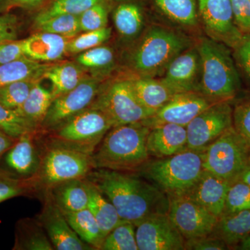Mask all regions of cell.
Masks as SVG:
<instances>
[{"label": "cell", "mask_w": 250, "mask_h": 250, "mask_svg": "<svg viewBox=\"0 0 250 250\" xmlns=\"http://www.w3.org/2000/svg\"><path fill=\"white\" fill-rule=\"evenodd\" d=\"M85 178L107 197L124 221L135 225L149 215L168 211V196L135 172L96 168Z\"/></svg>", "instance_id": "obj_1"}, {"label": "cell", "mask_w": 250, "mask_h": 250, "mask_svg": "<svg viewBox=\"0 0 250 250\" xmlns=\"http://www.w3.org/2000/svg\"><path fill=\"white\" fill-rule=\"evenodd\" d=\"M149 131L142 122L113 126L91 155L94 169L139 172L150 157L147 148Z\"/></svg>", "instance_id": "obj_2"}, {"label": "cell", "mask_w": 250, "mask_h": 250, "mask_svg": "<svg viewBox=\"0 0 250 250\" xmlns=\"http://www.w3.org/2000/svg\"><path fill=\"white\" fill-rule=\"evenodd\" d=\"M190 45V41L183 34L162 26H152L131 51L130 68L139 77L160 76L172 60Z\"/></svg>", "instance_id": "obj_3"}, {"label": "cell", "mask_w": 250, "mask_h": 250, "mask_svg": "<svg viewBox=\"0 0 250 250\" xmlns=\"http://www.w3.org/2000/svg\"><path fill=\"white\" fill-rule=\"evenodd\" d=\"M196 47L201 62L200 93L213 103L229 101L239 90L241 82L228 46L203 38Z\"/></svg>", "instance_id": "obj_4"}, {"label": "cell", "mask_w": 250, "mask_h": 250, "mask_svg": "<svg viewBox=\"0 0 250 250\" xmlns=\"http://www.w3.org/2000/svg\"><path fill=\"white\" fill-rule=\"evenodd\" d=\"M203 154L188 149L170 157L149 160L139 171L169 198L184 197L205 170Z\"/></svg>", "instance_id": "obj_5"}, {"label": "cell", "mask_w": 250, "mask_h": 250, "mask_svg": "<svg viewBox=\"0 0 250 250\" xmlns=\"http://www.w3.org/2000/svg\"><path fill=\"white\" fill-rule=\"evenodd\" d=\"M113 126L104 113L90 106L59 127L42 134V143L91 156Z\"/></svg>", "instance_id": "obj_6"}, {"label": "cell", "mask_w": 250, "mask_h": 250, "mask_svg": "<svg viewBox=\"0 0 250 250\" xmlns=\"http://www.w3.org/2000/svg\"><path fill=\"white\" fill-rule=\"evenodd\" d=\"M43 144V143H42ZM94 169L91 156L43 145L40 169L30 181L34 193H42L57 184L83 179Z\"/></svg>", "instance_id": "obj_7"}, {"label": "cell", "mask_w": 250, "mask_h": 250, "mask_svg": "<svg viewBox=\"0 0 250 250\" xmlns=\"http://www.w3.org/2000/svg\"><path fill=\"white\" fill-rule=\"evenodd\" d=\"M250 164V143L234 127L225 131L204 152L205 170L233 183Z\"/></svg>", "instance_id": "obj_8"}, {"label": "cell", "mask_w": 250, "mask_h": 250, "mask_svg": "<svg viewBox=\"0 0 250 250\" xmlns=\"http://www.w3.org/2000/svg\"><path fill=\"white\" fill-rule=\"evenodd\" d=\"M90 106L104 113L113 126L141 123L154 115L138 100L130 78L119 79L103 84Z\"/></svg>", "instance_id": "obj_9"}, {"label": "cell", "mask_w": 250, "mask_h": 250, "mask_svg": "<svg viewBox=\"0 0 250 250\" xmlns=\"http://www.w3.org/2000/svg\"><path fill=\"white\" fill-rule=\"evenodd\" d=\"M103 82L88 75L76 88L54 99L41 125V134L59 127L89 108L100 93Z\"/></svg>", "instance_id": "obj_10"}, {"label": "cell", "mask_w": 250, "mask_h": 250, "mask_svg": "<svg viewBox=\"0 0 250 250\" xmlns=\"http://www.w3.org/2000/svg\"><path fill=\"white\" fill-rule=\"evenodd\" d=\"M233 126V109L229 101L216 102L187 125L188 149L204 152Z\"/></svg>", "instance_id": "obj_11"}, {"label": "cell", "mask_w": 250, "mask_h": 250, "mask_svg": "<svg viewBox=\"0 0 250 250\" xmlns=\"http://www.w3.org/2000/svg\"><path fill=\"white\" fill-rule=\"evenodd\" d=\"M167 215L184 239L208 236L218 218L186 197H171Z\"/></svg>", "instance_id": "obj_12"}, {"label": "cell", "mask_w": 250, "mask_h": 250, "mask_svg": "<svg viewBox=\"0 0 250 250\" xmlns=\"http://www.w3.org/2000/svg\"><path fill=\"white\" fill-rule=\"evenodd\" d=\"M198 8L209 38L234 49L244 33L234 22L231 0H198Z\"/></svg>", "instance_id": "obj_13"}, {"label": "cell", "mask_w": 250, "mask_h": 250, "mask_svg": "<svg viewBox=\"0 0 250 250\" xmlns=\"http://www.w3.org/2000/svg\"><path fill=\"white\" fill-rule=\"evenodd\" d=\"M135 227L139 250H185V239L167 213L149 215Z\"/></svg>", "instance_id": "obj_14"}, {"label": "cell", "mask_w": 250, "mask_h": 250, "mask_svg": "<svg viewBox=\"0 0 250 250\" xmlns=\"http://www.w3.org/2000/svg\"><path fill=\"white\" fill-rule=\"evenodd\" d=\"M42 150L41 132L34 131L22 135L3 156L1 160L4 161V167L1 169L18 178L31 180L40 169Z\"/></svg>", "instance_id": "obj_15"}, {"label": "cell", "mask_w": 250, "mask_h": 250, "mask_svg": "<svg viewBox=\"0 0 250 250\" xmlns=\"http://www.w3.org/2000/svg\"><path fill=\"white\" fill-rule=\"evenodd\" d=\"M213 103L199 92L177 93L153 116L142 123L149 128L163 124L187 126L197 115Z\"/></svg>", "instance_id": "obj_16"}, {"label": "cell", "mask_w": 250, "mask_h": 250, "mask_svg": "<svg viewBox=\"0 0 250 250\" xmlns=\"http://www.w3.org/2000/svg\"><path fill=\"white\" fill-rule=\"evenodd\" d=\"M43 207L36 218L47 233L56 250H94L77 236L65 215L47 195H42Z\"/></svg>", "instance_id": "obj_17"}, {"label": "cell", "mask_w": 250, "mask_h": 250, "mask_svg": "<svg viewBox=\"0 0 250 250\" xmlns=\"http://www.w3.org/2000/svg\"><path fill=\"white\" fill-rule=\"evenodd\" d=\"M161 80L174 94L200 93L201 62L197 47H189L175 57Z\"/></svg>", "instance_id": "obj_18"}, {"label": "cell", "mask_w": 250, "mask_h": 250, "mask_svg": "<svg viewBox=\"0 0 250 250\" xmlns=\"http://www.w3.org/2000/svg\"><path fill=\"white\" fill-rule=\"evenodd\" d=\"M231 184L205 170L195 185L184 197L220 218L223 214L225 200Z\"/></svg>", "instance_id": "obj_19"}, {"label": "cell", "mask_w": 250, "mask_h": 250, "mask_svg": "<svg viewBox=\"0 0 250 250\" xmlns=\"http://www.w3.org/2000/svg\"><path fill=\"white\" fill-rule=\"evenodd\" d=\"M147 148L149 156L157 159L170 157L187 150V126L163 124L150 128Z\"/></svg>", "instance_id": "obj_20"}, {"label": "cell", "mask_w": 250, "mask_h": 250, "mask_svg": "<svg viewBox=\"0 0 250 250\" xmlns=\"http://www.w3.org/2000/svg\"><path fill=\"white\" fill-rule=\"evenodd\" d=\"M71 38L36 31L27 39L21 40V47L26 57L37 62H54L67 54Z\"/></svg>", "instance_id": "obj_21"}, {"label": "cell", "mask_w": 250, "mask_h": 250, "mask_svg": "<svg viewBox=\"0 0 250 250\" xmlns=\"http://www.w3.org/2000/svg\"><path fill=\"white\" fill-rule=\"evenodd\" d=\"M42 195L48 196L62 213L78 211L88 207V182L85 178L66 181L54 186Z\"/></svg>", "instance_id": "obj_22"}, {"label": "cell", "mask_w": 250, "mask_h": 250, "mask_svg": "<svg viewBox=\"0 0 250 250\" xmlns=\"http://www.w3.org/2000/svg\"><path fill=\"white\" fill-rule=\"evenodd\" d=\"M88 75L77 62H53L44 72L41 80L51 82L54 100L76 88Z\"/></svg>", "instance_id": "obj_23"}, {"label": "cell", "mask_w": 250, "mask_h": 250, "mask_svg": "<svg viewBox=\"0 0 250 250\" xmlns=\"http://www.w3.org/2000/svg\"><path fill=\"white\" fill-rule=\"evenodd\" d=\"M133 89L141 104L153 114L164 106L175 95L161 81L155 77H130Z\"/></svg>", "instance_id": "obj_24"}, {"label": "cell", "mask_w": 250, "mask_h": 250, "mask_svg": "<svg viewBox=\"0 0 250 250\" xmlns=\"http://www.w3.org/2000/svg\"><path fill=\"white\" fill-rule=\"evenodd\" d=\"M13 250H54L43 227L36 217L18 220Z\"/></svg>", "instance_id": "obj_25"}, {"label": "cell", "mask_w": 250, "mask_h": 250, "mask_svg": "<svg viewBox=\"0 0 250 250\" xmlns=\"http://www.w3.org/2000/svg\"><path fill=\"white\" fill-rule=\"evenodd\" d=\"M210 235L223 240L229 248L239 244L250 235V210L222 215Z\"/></svg>", "instance_id": "obj_26"}, {"label": "cell", "mask_w": 250, "mask_h": 250, "mask_svg": "<svg viewBox=\"0 0 250 250\" xmlns=\"http://www.w3.org/2000/svg\"><path fill=\"white\" fill-rule=\"evenodd\" d=\"M41 82L36 83L22 106L16 110L18 114L30 122L39 131L54 101L52 90L42 86Z\"/></svg>", "instance_id": "obj_27"}, {"label": "cell", "mask_w": 250, "mask_h": 250, "mask_svg": "<svg viewBox=\"0 0 250 250\" xmlns=\"http://www.w3.org/2000/svg\"><path fill=\"white\" fill-rule=\"evenodd\" d=\"M53 62H43L27 57L0 65V87L18 81L42 80L44 72Z\"/></svg>", "instance_id": "obj_28"}, {"label": "cell", "mask_w": 250, "mask_h": 250, "mask_svg": "<svg viewBox=\"0 0 250 250\" xmlns=\"http://www.w3.org/2000/svg\"><path fill=\"white\" fill-rule=\"evenodd\" d=\"M87 182L89 188L88 208L96 219L105 238L113 229L124 220H122L116 207L107 197L89 181L87 180Z\"/></svg>", "instance_id": "obj_29"}, {"label": "cell", "mask_w": 250, "mask_h": 250, "mask_svg": "<svg viewBox=\"0 0 250 250\" xmlns=\"http://www.w3.org/2000/svg\"><path fill=\"white\" fill-rule=\"evenodd\" d=\"M75 62L90 76L103 80L114 69L116 57L111 47L100 45L77 54Z\"/></svg>", "instance_id": "obj_30"}, {"label": "cell", "mask_w": 250, "mask_h": 250, "mask_svg": "<svg viewBox=\"0 0 250 250\" xmlns=\"http://www.w3.org/2000/svg\"><path fill=\"white\" fill-rule=\"evenodd\" d=\"M63 213L71 228L82 241L89 245L94 250L101 249L104 236L88 207L78 211Z\"/></svg>", "instance_id": "obj_31"}, {"label": "cell", "mask_w": 250, "mask_h": 250, "mask_svg": "<svg viewBox=\"0 0 250 250\" xmlns=\"http://www.w3.org/2000/svg\"><path fill=\"white\" fill-rule=\"evenodd\" d=\"M113 21L118 34L126 39L139 35L144 25L142 10L134 3H123L113 11Z\"/></svg>", "instance_id": "obj_32"}, {"label": "cell", "mask_w": 250, "mask_h": 250, "mask_svg": "<svg viewBox=\"0 0 250 250\" xmlns=\"http://www.w3.org/2000/svg\"><path fill=\"white\" fill-rule=\"evenodd\" d=\"M161 11L172 21L192 27L198 22L195 0H154Z\"/></svg>", "instance_id": "obj_33"}, {"label": "cell", "mask_w": 250, "mask_h": 250, "mask_svg": "<svg viewBox=\"0 0 250 250\" xmlns=\"http://www.w3.org/2000/svg\"><path fill=\"white\" fill-rule=\"evenodd\" d=\"M103 1L104 0H53L36 15L34 24L59 15L82 14L93 5Z\"/></svg>", "instance_id": "obj_34"}, {"label": "cell", "mask_w": 250, "mask_h": 250, "mask_svg": "<svg viewBox=\"0 0 250 250\" xmlns=\"http://www.w3.org/2000/svg\"><path fill=\"white\" fill-rule=\"evenodd\" d=\"M34 28L36 31L51 33L71 39L82 32L80 15H59L42 22L35 23Z\"/></svg>", "instance_id": "obj_35"}, {"label": "cell", "mask_w": 250, "mask_h": 250, "mask_svg": "<svg viewBox=\"0 0 250 250\" xmlns=\"http://www.w3.org/2000/svg\"><path fill=\"white\" fill-rule=\"evenodd\" d=\"M100 250H139L134 224L120 223L105 237Z\"/></svg>", "instance_id": "obj_36"}, {"label": "cell", "mask_w": 250, "mask_h": 250, "mask_svg": "<svg viewBox=\"0 0 250 250\" xmlns=\"http://www.w3.org/2000/svg\"><path fill=\"white\" fill-rule=\"evenodd\" d=\"M40 81H18L0 87V103L10 109H17L24 103L33 87Z\"/></svg>", "instance_id": "obj_37"}, {"label": "cell", "mask_w": 250, "mask_h": 250, "mask_svg": "<svg viewBox=\"0 0 250 250\" xmlns=\"http://www.w3.org/2000/svg\"><path fill=\"white\" fill-rule=\"evenodd\" d=\"M0 129L14 139L27 133L39 131L30 122L0 103ZM40 132V131H39Z\"/></svg>", "instance_id": "obj_38"}, {"label": "cell", "mask_w": 250, "mask_h": 250, "mask_svg": "<svg viewBox=\"0 0 250 250\" xmlns=\"http://www.w3.org/2000/svg\"><path fill=\"white\" fill-rule=\"evenodd\" d=\"M111 27H104L98 30L85 31L72 38L67 45V54H79L88 49L103 45L111 38Z\"/></svg>", "instance_id": "obj_39"}, {"label": "cell", "mask_w": 250, "mask_h": 250, "mask_svg": "<svg viewBox=\"0 0 250 250\" xmlns=\"http://www.w3.org/2000/svg\"><path fill=\"white\" fill-rule=\"evenodd\" d=\"M33 194L30 181L18 178L0 168V203L14 197Z\"/></svg>", "instance_id": "obj_40"}, {"label": "cell", "mask_w": 250, "mask_h": 250, "mask_svg": "<svg viewBox=\"0 0 250 250\" xmlns=\"http://www.w3.org/2000/svg\"><path fill=\"white\" fill-rule=\"evenodd\" d=\"M250 210V187L241 180L230 186L225 200L223 214Z\"/></svg>", "instance_id": "obj_41"}, {"label": "cell", "mask_w": 250, "mask_h": 250, "mask_svg": "<svg viewBox=\"0 0 250 250\" xmlns=\"http://www.w3.org/2000/svg\"><path fill=\"white\" fill-rule=\"evenodd\" d=\"M108 11L105 1H101L80 15L82 32L108 27Z\"/></svg>", "instance_id": "obj_42"}, {"label": "cell", "mask_w": 250, "mask_h": 250, "mask_svg": "<svg viewBox=\"0 0 250 250\" xmlns=\"http://www.w3.org/2000/svg\"><path fill=\"white\" fill-rule=\"evenodd\" d=\"M233 126L250 143V99L233 109Z\"/></svg>", "instance_id": "obj_43"}, {"label": "cell", "mask_w": 250, "mask_h": 250, "mask_svg": "<svg viewBox=\"0 0 250 250\" xmlns=\"http://www.w3.org/2000/svg\"><path fill=\"white\" fill-rule=\"evenodd\" d=\"M233 19L237 27L243 33H250V0H231Z\"/></svg>", "instance_id": "obj_44"}, {"label": "cell", "mask_w": 250, "mask_h": 250, "mask_svg": "<svg viewBox=\"0 0 250 250\" xmlns=\"http://www.w3.org/2000/svg\"><path fill=\"white\" fill-rule=\"evenodd\" d=\"M228 249H229L228 245L223 240L212 235L192 238V239L185 241V250H225Z\"/></svg>", "instance_id": "obj_45"}, {"label": "cell", "mask_w": 250, "mask_h": 250, "mask_svg": "<svg viewBox=\"0 0 250 250\" xmlns=\"http://www.w3.org/2000/svg\"><path fill=\"white\" fill-rule=\"evenodd\" d=\"M19 22L14 14H5L0 16V43L17 41Z\"/></svg>", "instance_id": "obj_46"}, {"label": "cell", "mask_w": 250, "mask_h": 250, "mask_svg": "<svg viewBox=\"0 0 250 250\" xmlns=\"http://www.w3.org/2000/svg\"><path fill=\"white\" fill-rule=\"evenodd\" d=\"M25 57L21 47V41L0 43V65Z\"/></svg>", "instance_id": "obj_47"}, {"label": "cell", "mask_w": 250, "mask_h": 250, "mask_svg": "<svg viewBox=\"0 0 250 250\" xmlns=\"http://www.w3.org/2000/svg\"><path fill=\"white\" fill-rule=\"evenodd\" d=\"M235 56L242 68L250 78V34H244L234 48Z\"/></svg>", "instance_id": "obj_48"}, {"label": "cell", "mask_w": 250, "mask_h": 250, "mask_svg": "<svg viewBox=\"0 0 250 250\" xmlns=\"http://www.w3.org/2000/svg\"><path fill=\"white\" fill-rule=\"evenodd\" d=\"M45 0H9L6 11L14 7H20L27 10H34L40 7Z\"/></svg>", "instance_id": "obj_49"}, {"label": "cell", "mask_w": 250, "mask_h": 250, "mask_svg": "<svg viewBox=\"0 0 250 250\" xmlns=\"http://www.w3.org/2000/svg\"><path fill=\"white\" fill-rule=\"evenodd\" d=\"M16 140L0 129V163L6 152L14 146Z\"/></svg>", "instance_id": "obj_50"}, {"label": "cell", "mask_w": 250, "mask_h": 250, "mask_svg": "<svg viewBox=\"0 0 250 250\" xmlns=\"http://www.w3.org/2000/svg\"><path fill=\"white\" fill-rule=\"evenodd\" d=\"M238 180L242 181V182L248 184L250 187V164L246 167V170L243 171Z\"/></svg>", "instance_id": "obj_51"}, {"label": "cell", "mask_w": 250, "mask_h": 250, "mask_svg": "<svg viewBox=\"0 0 250 250\" xmlns=\"http://www.w3.org/2000/svg\"><path fill=\"white\" fill-rule=\"evenodd\" d=\"M240 250H250V235L249 236L245 238L243 241L241 242L239 246Z\"/></svg>", "instance_id": "obj_52"}, {"label": "cell", "mask_w": 250, "mask_h": 250, "mask_svg": "<svg viewBox=\"0 0 250 250\" xmlns=\"http://www.w3.org/2000/svg\"><path fill=\"white\" fill-rule=\"evenodd\" d=\"M9 0H0V12L6 11Z\"/></svg>", "instance_id": "obj_53"}, {"label": "cell", "mask_w": 250, "mask_h": 250, "mask_svg": "<svg viewBox=\"0 0 250 250\" xmlns=\"http://www.w3.org/2000/svg\"></svg>", "instance_id": "obj_54"}]
</instances>
